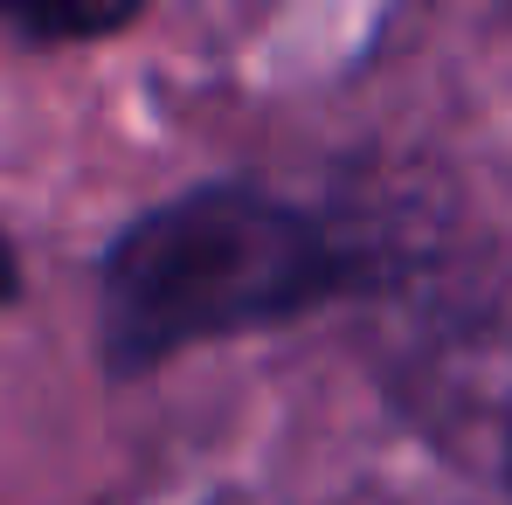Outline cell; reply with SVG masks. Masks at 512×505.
<instances>
[{"mask_svg": "<svg viewBox=\"0 0 512 505\" xmlns=\"http://www.w3.org/2000/svg\"><path fill=\"white\" fill-rule=\"evenodd\" d=\"M0 298H14V256H7V243H0Z\"/></svg>", "mask_w": 512, "mask_h": 505, "instance_id": "obj_3", "label": "cell"}, {"mask_svg": "<svg viewBox=\"0 0 512 505\" xmlns=\"http://www.w3.org/2000/svg\"><path fill=\"white\" fill-rule=\"evenodd\" d=\"M353 284V256L291 201L194 187L118 236L104 263V367L118 381L222 333L298 319Z\"/></svg>", "mask_w": 512, "mask_h": 505, "instance_id": "obj_1", "label": "cell"}, {"mask_svg": "<svg viewBox=\"0 0 512 505\" xmlns=\"http://www.w3.org/2000/svg\"><path fill=\"white\" fill-rule=\"evenodd\" d=\"M14 35H28V42H90V35H111V28H125L132 14L125 7H104V14H70V7H56V14H0Z\"/></svg>", "mask_w": 512, "mask_h": 505, "instance_id": "obj_2", "label": "cell"}, {"mask_svg": "<svg viewBox=\"0 0 512 505\" xmlns=\"http://www.w3.org/2000/svg\"><path fill=\"white\" fill-rule=\"evenodd\" d=\"M506 478H512V422H506Z\"/></svg>", "mask_w": 512, "mask_h": 505, "instance_id": "obj_4", "label": "cell"}]
</instances>
